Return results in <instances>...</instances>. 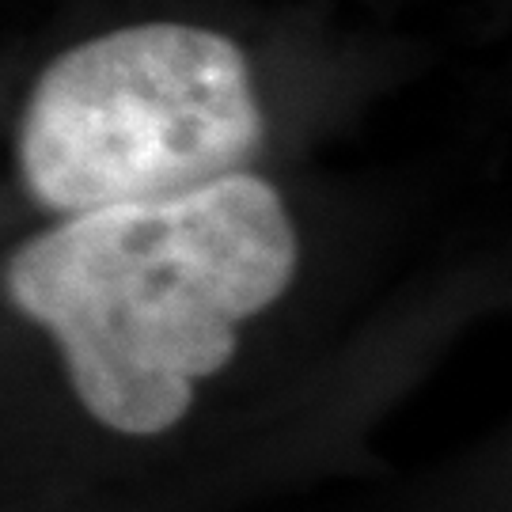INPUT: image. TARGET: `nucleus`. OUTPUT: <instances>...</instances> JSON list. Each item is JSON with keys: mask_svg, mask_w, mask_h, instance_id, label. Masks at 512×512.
<instances>
[{"mask_svg": "<svg viewBox=\"0 0 512 512\" xmlns=\"http://www.w3.org/2000/svg\"><path fill=\"white\" fill-rule=\"evenodd\" d=\"M300 239L251 171L175 198L73 213L4 266L8 304L61 349L73 395L122 437H160L232 365L239 327L289 293Z\"/></svg>", "mask_w": 512, "mask_h": 512, "instance_id": "nucleus-1", "label": "nucleus"}, {"mask_svg": "<svg viewBox=\"0 0 512 512\" xmlns=\"http://www.w3.org/2000/svg\"><path fill=\"white\" fill-rule=\"evenodd\" d=\"M247 54L194 23H133L54 57L19 122V171L61 217L175 198L255 160Z\"/></svg>", "mask_w": 512, "mask_h": 512, "instance_id": "nucleus-2", "label": "nucleus"}]
</instances>
